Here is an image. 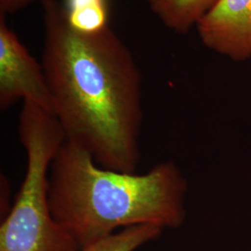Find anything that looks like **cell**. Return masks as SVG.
Segmentation results:
<instances>
[{"label": "cell", "mask_w": 251, "mask_h": 251, "mask_svg": "<svg viewBox=\"0 0 251 251\" xmlns=\"http://www.w3.org/2000/svg\"><path fill=\"white\" fill-rule=\"evenodd\" d=\"M196 29L208 50L233 62L251 59V0H219Z\"/></svg>", "instance_id": "cell-5"}, {"label": "cell", "mask_w": 251, "mask_h": 251, "mask_svg": "<svg viewBox=\"0 0 251 251\" xmlns=\"http://www.w3.org/2000/svg\"><path fill=\"white\" fill-rule=\"evenodd\" d=\"M6 18L0 15V109L6 111L23 100L34 102L53 114L42 63L21 42Z\"/></svg>", "instance_id": "cell-4"}, {"label": "cell", "mask_w": 251, "mask_h": 251, "mask_svg": "<svg viewBox=\"0 0 251 251\" xmlns=\"http://www.w3.org/2000/svg\"><path fill=\"white\" fill-rule=\"evenodd\" d=\"M67 19L75 29L95 33L109 26V0H65Z\"/></svg>", "instance_id": "cell-8"}, {"label": "cell", "mask_w": 251, "mask_h": 251, "mask_svg": "<svg viewBox=\"0 0 251 251\" xmlns=\"http://www.w3.org/2000/svg\"><path fill=\"white\" fill-rule=\"evenodd\" d=\"M41 4V63L65 141L89 152L100 167L137 172L144 110L133 54L110 26L83 33L70 25L58 0Z\"/></svg>", "instance_id": "cell-1"}, {"label": "cell", "mask_w": 251, "mask_h": 251, "mask_svg": "<svg viewBox=\"0 0 251 251\" xmlns=\"http://www.w3.org/2000/svg\"><path fill=\"white\" fill-rule=\"evenodd\" d=\"M42 0H0V15L6 16L25 9L35 2Z\"/></svg>", "instance_id": "cell-9"}, {"label": "cell", "mask_w": 251, "mask_h": 251, "mask_svg": "<svg viewBox=\"0 0 251 251\" xmlns=\"http://www.w3.org/2000/svg\"><path fill=\"white\" fill-rule=\"evenodd\" d=\"M187 190L174 162L159 163L143 174L114 171L66 141L49 176L51 213L80 248L135 225L179 228L186 217Z\"/></svg>", "instance_id": "cell-2"}, {"label": "cell", "mask_w": 251, "mask_h": 251, "mask_svg": "<svg viewBox=\"0 0 251 251\" xmlns=\"http://www.w3.org/2000/svg\"><path fill=\"white\" fill-rule=\"evenodd\" d=\"M162 24L179 35L196 28L199 20L219 0H145Z\"/></svg>", "instance_id": "cell-6"}, {"label": "cell", "mask_w": 251, "mask_h": 251, "mask_svg": "<svg viewBox=\"0 0 251 251\" xmlns=\"http://www.w3.org/2000/svg\"><path fill=\"white\" fill-rule=\"evenodd\" d=\"M162 232L163 229L155 225L130 226L81 247L78 251H135L157 239Z\"/></svg>", "instance_id": "cell-7"}, {"label": "cell", "mask_w": 251, "mask_h": 251, "mask_svg": "<svg viewBox=\"0 0 251 251\" xmlns=\"http://www.w3.org/2000/svg\"><path fill=\"white\" fill-rule=\"evenodd\" d=\"M20 142L26 169L15 200L0 226V251H78L80 247L51 213L49 176L65 142L53 114L24 101L19 115Z\"/></svg>", "instance_id": "cell-3"}]
</instances>
